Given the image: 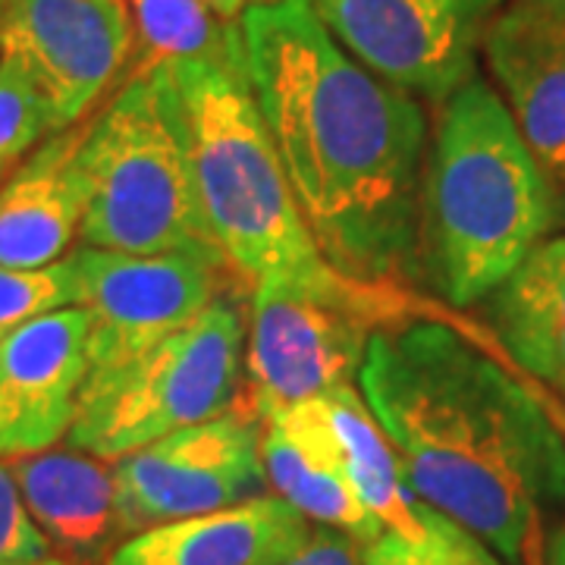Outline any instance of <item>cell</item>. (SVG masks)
Instances as JSON below:
<instances>
[{
	"label": "cell",
	"mask_w": 565,
	"mask_h": 565,
	"mask_svg": "<svg viewBox=\"0 0 565 565\" xmlns=\"http://www.w3.org/2000/svg\"><path fill=\"white\" fill-rule=\"evenodd\" d=\"M239 25L255 102L327 264L367 286L422 274V104L355 61L311 0L252 7Z\"/></svg>",
	"instance_id": "obj_1"
},
{
	"label": "cell",
	"mask_w": 565,
	"mask_h": 565,
	"mask_svg": "<svg viewBox=\"0 0 565 565\" xmlns=\"http://www.w3.org/2000/svg\"><path fill=\"white\" fill-rule=\"evenodd\" d=\"M359 390L415 497L525 565L565 503V437L509 371L444 323L374 330Z\"/></svg>",
	"instance_id": "obj_2"
},
{
	"label": "cell",
	"mask_w": 565,
	"mask_h": 565,
	"mask_svg": "<svg viewBox=\"0 0 565 565\" xmlns=\"http://www.w3.org/2000/svg\"><path fill=\"white\" fill-rule=\"evenodd\" d=\"M556 223L553 185L481 76L440 107L424 163L418 262L452 305L484 302Z\"/></svg>",
	"instance_id": "obj_3"
},
{
	"label": "cell",
	"mask_w": 565,
	"mask_h": 565,
	"mask_svg": "<svg viewBox=\"0 0 565 565\" xmlns=\"http://www.w3.org/2000/svg\"><path fill=\"white\" fill-rule=\"evenodd\" d=\"M180 92L204 223L223 262L245 280L345 286L305 226L280 151L255 102L248 70L167 63Z\"/></svg>",
	"instance_id": "obj_4"
},
{
	"label": "cell",
	"mask_w": 565,
	"mask_h": 565,
	"mask_svg": "<svg viewBox=\"0 0 565 565\" xmlns=\"http://www.w3.org/2000/svg\"><path fill=\"white\" fill-rule=\"evenodd\" d=\"M79 173L82 245L126 255L192 252L223 262L204 223L189 129L167 63L129 76L117 98L88 122Z\"/></svg>",
	"instance_id": "obj_5"
},
{
	"label": "cell",
	"mask_w": 565,
	"mask_h": 565,
	"mask_svg": "<svg viewBox=\"0 0 565 565\" xmlns=\"http://www.w3.org/2000/svg\"><path fill=\"white\" fill-rule=\"evenodd\" d=\"M243 352V311L221 296L139 362L82 386L66 440L114 462L182 427L211 422L236 405Z\"/></svg>",
	"instance_id": "obj_6"
},
{
	"label": "cell",
	"mask_w": 565,
	"mask_h": 565,
	"mask_svg": "<svg viewBox=\"0 0 565 565\" xmlns=\"http://www.w3.org/2000/svg\"><path fill=\"white\" fill-rule=\"evenodd\" d=\"M352 286L311 289L289 280L252 286L245 367L258 422L359 377L374 330L355 308Z\"/></svg>",
	"instance_id": "obj_7"
},
{
	"label": "cell",
	"mask_w": 565,
	"mask_h": 565,
	"mask_svg": "<svg viewBox=\"0 0 565 565\" xmlns=\"http://www.w3.org/2000/svg\"><path fill=\"white\" fill-rule=\"evenodd\" d=\"M79 305L88 311V381H102L139 362L221 299V258L167 252L126 255L82 245Z\"/></svg>",
	"instance_id": "obj_8"
},
{
	"label": "cell",
	"mask_w": 565,
	"mask_h": 565,
	"mask_svg": "<svg viewBox=\"0 0 565 565\" xmlns=\"http://www.w3.org/2000/svg\"><path fill=\"white\" fill-rule=\"evenodd\" d=\"M258 415L230 408L114 459L122 534L207 515L267 493Z\"/></svg>",
	"instance_id": "obj_9"
},
{
	"label": "cell",
	"mask_w": 565,
	"mask_h": 565,
	"mask_svg": "<svg viewBox=\"0 0 565 565\" xmlns=\"http://www.w3.org/2000/svg\"><path fill=\"white\" fill-rule=\"evenodd\" d=\"M136 47L126 0H3L0 63L35 92L51 136L82 122Z\"/></svg>",
	"instance_id": "obj_10"
},
{
	"label": "cell",
	"mask_w": 565,
	"mask_h": 565,
	"mask_svg": "<svg viewBox=\"0 0 565 565\" xmlns=\"http://www.w3.org/2000/svg\"><path fill=\"white\" fill-rule=\"evenodd\" d=\"M355 61L444 104L475 76V54L503 0H311Z\"/></svg>",
	"instance_id": "obj_11"
},
{
	"label": "cell",
	"mask_w": 565,
	"mask_h": 565,
	"mask_svg": "<svg viewBox=\"0 0 565 565\" xmlns=\"http://www.w3.org/2000/svg\"><path fill=\"white\" fill-rule=\"evenodd\" d=\"M85 377L88 311L82 305L0 340V459L61 444L76 422Z\"/></svg>",
	"instance_id": "obj_12"
},
{
	"label": "cell",
	"mask_w": 565,
	"mask_h": 565,
	"mask_svg": "<svg viewBox=\"0 0 565 565\" xmlns=\"http://www.w3.org/2000/svg\"><path fill=\"white\" fill-rule=\"evenodd\" d=\"M484 54L527 151L565 192V3H509L487 29Z\"/></svg>",
	"instance_id": "obj_13"
},
{
	"label": "cell",
	"mask_w": 565,
	"mask_h": 565,
	"mask_svg": "<svg viewBox=\"0 0 565 565\" xmlns=\"http://www.w3.org/2000/svg\"><path fill=\"white\" fill-rule=\"evenodd\" d=\"M262 459L267 484L311 525L337 527L362 546L386 531L349 475L323 399L292 405L264 422Z\"/></svg>",
	"instance_id": "obj_14"
},
{
	"label": "cell",
	"mask_w": 565,
	"mask_h": 565,
	"mask_svg": "<svg viewBox=\"0 0 565 565\" xmlns=\"http://www.w3.org/2000/svg\"><path fill=\"white\" fill-rule=\"evenodd\" d=\"M29 515L51 550L76 565H104L126 541L114 462L82 449H44L7 459Z\"/></svg>",
	"instance_id": "obj_15"
},
{
	"label": "cell",
	"mask_w": 565,
	"mask_h": 565,
	"mask_svg": "<svg viewBox=\"0 0 565 565\" xmlns=\"http://www.w3.org/2000/svg\"><path fill=\"white\" fill-rule=\"evenodd\" d=\"M311 522L299 509L264 493L207 515L139 531L104 565H274L302 546Z\"/></svg>",
	"instance_id": "obj_16"
},
{
	"label": "cell",
	"mask_w": 565,
	"mask_h": 565,
	"mask_svg": "<svg viewBox=\"0 0 565 565\" xmlns=\"http://www.w3.org/2000/svg\"><path fill=\"white\" fill-rule=\"evenodd\" d=\"M88 122H76L17 167L0 185V264L47 267L66 258L85 221L79 148Z\"/></svg>",
	"instance_id": "obj_17"
},
{
	"label": "cell",
	"mask_w": 565,
	"mask_h": 565,
	"mask_svg": "<svg viewBox=\"0 0 565 565\" xmlns=\"http://www.w3.org/2000/svg\"><path fill=\"white\" fill-rule=\"evenodd\" d=\"M487 311L509 355L565 396V236H546L490 296Z\"/></svg>",
	"instance_id": "obj_18"
},
{
	"label": "cell",
	"mask_w": 565,
	"mask_h": 565,
	"mask_svg": "<svg viewBox=\"0 0 565 565\" xmlns=\"http://www.w3.org/2000/svg\"><path fill=\"white\" fill-rule=\"evenodd\" d=\"M321 399L327 405L337 440L343 446L349 475L359 487L364 505L381 519L386 531L418 537L422 534V500L405 481L396 449L390 446L377 418L371 415L362 390H355L352 384L337 386Z\"/></svg>",
	"instance_id": "obj_19"
},
{
	"label": "cell",
	"mask_w": 565,
	"mask_h": 565,
	"mask_svg": "<svg viewBox=\"0 0 565 565\" xmlns=\"http://www.w3.org/2000/svg\"><path fill=\"white\" fill-rule=\"evenodd\" d=\"M136 25V73L161 63L207 61L248 70L243 25L217 17L204 0H126Z\"/></svg>",
	"instance_id": "obj_20"
},
{
	"label": "cell",
	"mask_w": 565,
	"mask_h": 565,
	"mask_svg": "<svg viewBox=\"0 0 565 565\" xmlns=\"http://www.w3.org/2000/svg\"><path fill=\"white\" fill-rule=\"evenodd\" d=\"M362 565H503L490 546L444 512L422 503V534L384 531L362 546Z\"/></svg>",
	"instance_id": "obj_21"
},
{
	"label": "cell",
	"mask_w": 565,
	"mask_h": 565,
	"mask_svg": "<svg viewBox=\"0 0 565 565\" xmlns=\"http://www.w3.org/2000/svg\"><path fill=\"white\" fill-rule=\"evenodd\" d=\"M82 286L73 255L47 267H3L0 264V340L25 323L79 305Z\"/></svg>",
	"instance_id": "obj_22"
},
{
	"label": "cell",
	"mask_w": 565,
	"mask_h": 565,
	"mask_svg": "<svg viewBox=\"0 0 565 565\" xmlns=\"http://www.w3.org/2000/svg\"><path fill=\"white\" fill-rule=\"evenodd\" d=\"M51 132L44 107L20 73L0 63V185Z\"/></svg>",
	"instance_id": "obj_23"
},
{
	"label": "cell",
	"mask_w": 565,
	"mask_h": 565,
	"mask_svg": "<svg viewBox=\"0 0 565 565\" xmlns=\"http://www.w3.org/2000/svg\"><path fill=\"white\" fill-rule=\"evenodd\" d=\"M51 556V544L29 515L10 465L0 462V565L35 563Z\"/></svg>",
	"instance_id": "obj_24"
},
{
	"label": "cell",
	"mask_w": 565,
	"mask_h": 565,
	"mask_svg": "<svg viewBox=\"0 0 565 565\" xmlns=\"http://www.w3.org/2000/svg\"><path fill=\"white\" fill-rule=\"evenodd\" d=\"M274 565H362V544L337 527L315 525L302 546Z\"/></svg>",
	"instance_id": "obj_25"
},
{
	"label": "cell",
	"mask_w": 565,
	"mask_h": 565,
	"mask_svg": "<svg viewBox=\"0 0 565 565\" xmlns=\"http://www.w3.org/2000/svg\"><path fill=\"white\" fill-rule=\"evenodd\" d=\"M217 17L230 22H239L252 10V7H262V3H270V0H204Z\"/></svg>",
	"instance_id": "obj_26"
},
{
	"label": "cell",
	"mask_w": 565,
	"mask_h": 565,
	"mask_svg": "<svg viewBox=\"0 0 565 565\" xmlns=\"http://www.w3.org/2000/svg\"><path fill=\"white\" fill-rule=\"evenodd\" d=\"M544 565H565V527L550 537V546H546L544 553Z\"/></svg>",
	"instance_id": "obj_27"
},
{
	"label": "cell",
	"mask_w": 565,
	"mask_h": 565,
	"mask_svg": "<svg viewBox=\"0 0 565 565\" xmlns=\"http://www.w3.org/2000/svg\"><path fill=\"white\" fill-rule=\"evenodd\" d=\"M20 565H76V563H70V559H63V556H44V559H35V563H20Z\"/></svg>",
	"instance_id": "obj_28"
},
{
	"label": "cell",
	"mask_w": 565,
	"mask_h": 565,
	"mask_svg": "<svg viewBox=\"0 0 565 565\" xmlns=\"http://www.w3.org/2000/svg\"><path fill=\"white\" fill-rule=\"evenodd\" d=\"M556 221H559L565 226V195H563V204L556 207Z\"/></svg>",
	"instance_id": "obj_29"
},
{
	"label": "cell",
	"mask_w": 565,
	"mask_h": 565,
	"mask_svg": "<svg viewBox=\"0 0 565 565\" xmlns=\"http://www.w3.org/2000/svg\"><path fill=\"white\" fill-rule=\"evenodd\" d=\"M0 17H3V0H0Z\"/></svg>",
	"instance_id": "obj_30"
},
{
	"label": "cell",
	"mask_w": 565,
	"mask_h": 565,
	"mask_svg": "<svg viewBox=\"0 0 565 565\" xmlns=\"http://www.w3.org/2000/svg\"><path fill=\"white\" fill-rule=\"evenodd\" d=\"M550 3H565V0H550Z\"/></svg>",
	"instance_id": "obj_31"
}]
</instances>
